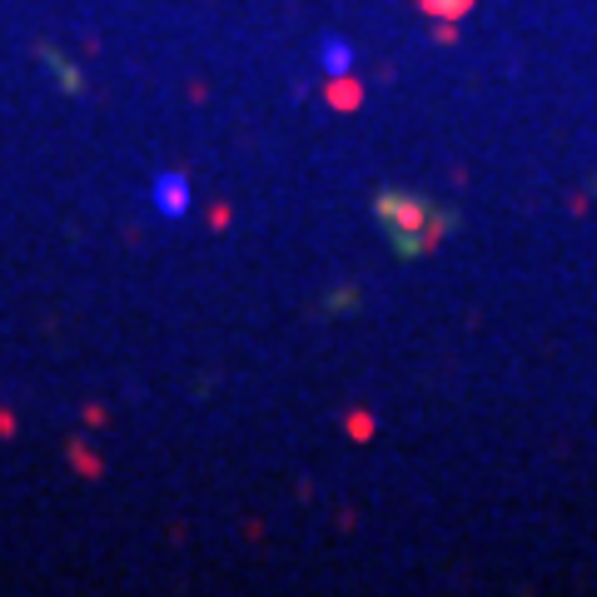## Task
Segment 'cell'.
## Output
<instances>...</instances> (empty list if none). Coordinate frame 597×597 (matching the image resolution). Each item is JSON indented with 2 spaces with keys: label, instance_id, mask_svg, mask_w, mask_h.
I'll return each mask as SVG.
<instances>
[{
  "label": "cell",
  "instance_id": "cell-1",
  "mask_svg": "<svg viewBox=\"0 0 597 597\" xmlns=\"http://www.w3.org/2000/svg\"><path fill=\"white\" fill-rule=\"evenodd\" d=\"M150 199H154V210L170 214V220H179V214L189 210V185L179 175H160L150 185Z\"/></svg>",
  "mask_w": 597,
  "mask_h": 597
},
{
  "label": "cell",
  "instance_id": "cell-2",
  "mask_svg": "<svg viewBox=\"0 0 597 597\" xmlns=\"http://www.w3.org/2000/svg\"><path fill=\"white\" fill-rule=\"evenodd\" d=\"M319 55H324V65H328L334 75H344V71L353 65V50L344 46V40H319Z\"/></svg>",
  "mask_w": 597,
  "mask_h": 597
}]
</instances>
